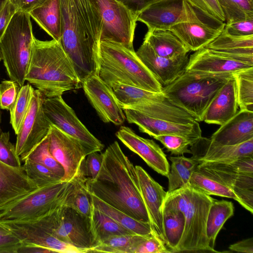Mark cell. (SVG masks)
Wrapping results in <instances>:
<instances>
[{
    "instance_id": "cell-44",
    "label": "cell",
    "mask_w": 253,
    "mask_h": 253,
    "mask_svg": "<svg viewBox=\"0 0 253 253\" xmlns=\"http://www.w3.org/2000/svg\"><path fill=\"white\" fill-rule=\"evenodd\" d=\"M26 159L45 166L62 179L64 170L61 165L50 154L48 149V135L38 144Z\"/></svg>"
},
{
    "instance_id": "cell-17",
    "label": "cell",
    "mask_w": 253,
    "mask_h": 253,
    "mask_svg": "<svg viewBox=\"0 0 253 253\" xmlns=\"http://www.w3.org/2000/svg\"><path fill=\"white\" fill-rule=\"evenodd\" d=\"M135 169L152 234L166 245L163 228V207L167 192L141 167L136 166Z\"/></svg>"
},
{
    "instance_id": "cell-56",
    "label": "cell",
    "mask_w": 253,
    "mask_h": 253,
    "mask_svg": "<svg viewBox=\"0 0 253 253\" xmlns=\"http://www.w3.org/2000/svg\"><path fill=\"white\" fill-rule=\"evenodd\" d=\"M138 15L150 5L161 0H118Z\"/></svg>"
},
{
    "instance_id": "cell-8",
    "label": "cell",
    "mask_w": 253,
    "mask_h": 253,
    "mask_svg": "<svg viewBox=\"0 0 253 253\" xmlns=\"http://www.w3.org/2000/svg\"><path fill=\"white\" fill-rule=\"evenodd\" d=\"M38 219L54 237L85 253L97 245L90 218L73 208L62 205Z\"/></svg>"
},
{
    "instance_id": "cell-62",
    "label": "cell",
    "mask_w": 253,
    "mask_h": 253,
    "mask_svg": "<svg viewBox=\"0 0 253 253\" xmlns=\"http://www.w3.org/2000/svg\"><path fill=\"white\" fill-rule=\"evenodd\" d=\"M7 0H0V10Z\"/></svg>"
},
{
    "instance_id": "cell-54",
    "label": "cell",
    "mask_w": 253,
    "mask_h": 253,
    "mask_svg": "<svg viewBox=\"0 0 253 253\" xmlns=\"http://www.w3.org/2000/svg\"><path fill=\"white\" fill-rule=\"evenodd\" d=\"M21 245V240L12 233L0 235V253H17Z\"/></svg>"
},
{
    "instance_id": "cell-47",
    "label": "cell",
    "mask_w": 253,
    "mask_h": 253,
    "mask_svg": "<svg viewBox=\"0 0 253 253\" xmlns=\"http://www.w3.org/2000/svg\"><path fill=\"white\" fill-rule=\"evenodd\" d=\"M200 164L223 170L253 174V156L241 157L227 163H208Z\"/></svg>"
},
{
    "instance_id": "cell-4",
    "label": "cell",
    "mask_w": 253,
    "mask_h": 253,
    "mask_svg": "<svg viewBox=\"0 0 253 253\" xmlns=\"http://www.w3.org/2000/svg\"><path fill=\"white\" fill-rule=\"evenodd\" d=\"M96 74L109 86L121 84L155 92L163 86L137 56L134 48L109 40L100 41Z\"/></svg>"
},
{
    "instance_id": "cell-46",
    "label": "cell",
    "mask_w": 253,
    "mask_h": 253,
    "mask_svg": "<svg viewBox=\"0 0 253 253\" xmlns=\"http://www.w3.org/2000/svg\"><path fill=\"white\" fill-rule=\"evenodd\" d=\"M153 138L160 141L171 154L175 155L191 154L188 147L192 146L198 140L171 134L156 136Z\"/></svg>"
},
{
    "instance_id": "cell-12",
    "label": "cell",
    "mask_w": 253,
    "mask_h": 253,
    "mask_svg": "<svg viewBox=\"0 0 253 253\" xmlns=\"http://www.w3.org/2000/svg\"><path fill=\"white\" fill-rule=\"evenodd\" d=\"M44 113L50 123L63 132L78 139L89 153L102 151L104 144L88 130L62 95L43 97Z\"/></svg>"
},
{
    "instance_id": "cell-2",
    "label": "cell",
    "mask_w": 253,
    "mask_h": 253,
    "mask_svg": "<svg viewBox=\"0 0 253 253\" xmlns=\"http://www.w3.org/2000/svg\"><path fill=\"white\" fill-rule=\"evenodd\" d=\"M59 0L62 17L60 42L82 84L97 72L101 19L92 0Z\"/></svg>"
},
{
    "instance_id": "cell-41",
    "label": "cell",
    "mask_w": 253,
    "mask_h": 253,
    "mask_svg": "<svg viewBox=\"0 0 253 253\" xmlns=\"http://www.w3.org/2000/svg\"><path fill=\"white\" fill-rule=\"evenodd\" d=\"M34 89L29 84L20 87L16 102L10 111V123L16 134L28 111Z\"/></svg>"
},
{
    "instance_id": "cell-39",
    "label": "cell",
    "mask_w": 253,
    "mask_h": 253,
    "mask_svg": "<svg viewBox=\"0 0 253 253\" xmlns=\"http://www.w3.org/2000/svg\"><path fill=\"white\" fill-rule=\"evenodd\" d=\"M233 76L238 106L240 110L253 111V67L236 72Z\"/></svg>"
},
{
    "instance_id": "cell-52",
    "label": "cell",
    "mask_w": 253,
    "mask_h": 253,
    "mask_svg": "<svg viewBox=\"0 0 253 253\" xmlns=\"http://www.w3.org/2000/svg\"><path fill=\"white\" fill-rule=\"evenodd\" d=\"M168 253L171 252L159 238L153 234L146 236L134 251V253Z\"/></svg>"
},
{
    "instance_id": "cell-32",
    "label": "cell",
    "mask_w": 253,
    "mask_h": 253,
    "mask_svg": "<svg viewBox=\"0 0 253 253\" xmlns=\"http://www.w3.org/2000/svg\"><path fill=\"white\" fill-rule=\"evenodd\" d=\"M109 87L122 108L151 101H164L167 99L162 92L150 91L135 86L115 84Z\"/></svg>"
},
{
    "instance_id": "cell-58",
    "label": "cell",
    "mask_w": 253,
    "mask_h": 253,
    "mask_svg": "<svg viewBox=\"0 0 253 253\" xmlns=\"http://www.w3.org/2000/svg\"><path fill=\"white\" fill-rule=\"evenodd\" d=\"M229 249L237 253H253V238H248L232 244Z\"/></svg>"
},
{
    "instance_id": "cell-18",
    "label": "cell",
    "mask_w": 253,
    "mask_h": 253,
    "mask_svg": "<svg viewBox=\"0 0 253 253\" xmlns=\"http://www.w3.org/2000/svg\"><path fill=\"white\" fill-rule=\"evenodd\" d=\"M190 147L192 158L199 164L227 163L241 157L253 156V138L237 145H225L202 136Z\"/></svg>"
},
{
    "instance_id": "cell-59",
    "label": "cell",
    "mask_w": 253,
    "mask_h": 253,
    "mask_svg": "<svg viewBox=\"0 0 253 253\" xmlns=\"http://www.w3.org/2000/svg\"><path fill=\"white\" fill-rule=\"evenodd\" d=\"M54 253L47 248L31 244H22L18 249L17 253Z\"/></svg>"
},
{
    "instance_id": "cell-63",
    "label": "cell",
    "mask_w": 253,
    "mask_h": 253,
    "mask_svg": "<svg viewBox=\"0 0 253 253\" xmlns=\"http://www.w3.org/2000/svg\"><path fill=\"white\" fill-rule=\"evenodd\" d=\"M1 108L0 107V134L2 132L1 129Z\"/></svg>"
},
{
    "instance_id": "cell-50",
    "label": "cell",
    "mask_w": 253,
    "mask_h": 253,
    "mask_svg": "<svg viewBox=\"0 0 253 253\" xmlns=\"http://www.w3.org/2000/svg\"><path fill=\"white\" fill-rule=\"evenodd\" d=\"M194 8L213 20L225 23V18L217 0H186Z\"/></svg>"
},
{
    "instance_id": "cell-38",
    "label": "cell",
    "mask_w": 253,
    "mask_h": 253,
    "mask_svg": "<svg viewBox=\"0 0 253 253\" xmlns=\"http://www.w3.org/2000/svg\"><path fill=\"white\" fill-rule=\"evenodd\" d=\"M197 169L201 172L221 181L230 187L235 194L240 189H253V174L223 170L201 164Z\"/></svg>"
},
{
    "instance_id": "cell-49",
    "label": "cell",
    "mask_w": 253,
    "mask_h": 253,
    "mask_svg": "<svg viewBox=\"0 0 253 253\" xmlns=\"http://www.w3.org/2000/svg\"><path fill=\"white\" fill-rule=\"evenodd\" d=\"M20 86L12 80H4L0 83V107L10 111L14 105Z\"/></svg>"
},
{
    "instance_id": "cell-31",
    "label": "cell",
    "mask_w": 253,
    "mask_h": 253,
    "mask_svg": "<svg viewBox=\"0 0 253 253\" xmlns=\"http://www.w3.org/2000/svg\"><path fill=\"white\" fill-rule=\"evenodd\" d=\"M232 202L214 200L211 204L206 223V235L210 247L214 249L216 237L225 222L234 214Z\"/></svg>"
},
{
    "instance_id": "cell-24",
    "label": "cell",
    "mask_w": 253,
    "mask_h": 253,
    "mask_svg": "<svg viewBox=\"0 0 253 253\" xmlns=\"http://www.w3.org/2000/svg\"><path fill=\"white\" fill-rule=\"evenodd\" d=\"M183 0H161L143 10L137 21L145 24L148 30H169L179 20Z\"/></svg>"
},
{
    "instance_id": "cell-14",
    "label": "cell",
    "mask_w": 253,
    "mask_h": 253,
    "mask_svg": "<svg viewBox=\"0 0 253 253\" xmlns=\"http://www.w3.org/2000/svg\"><path fill=\"white\" fill-rule=\"evenodd\" d=\"M48 137L49 151L64 170L62 181L69 182L77 174L83 161L89 153L80 141L52 125Z\"/></svg>"
},
{
    "instance_id": "cell-28",
    "label": "cell",
    "mask_w": 253,
    "mask_h": 253,
    "mask_svg": "<svg viewBox=\"0 0 253 253\" xmlns=\"http://www.w3.org/2000/svg\"><path fill=\"white\" fill-rule=\"evenodd\" d=\"M158 55L170 59L185 56L189 50L169 30H148L144 38Z\"/></svg>"
},
{
    "instance_id": "cell-64",
    "label": "cell",
    "mask_w": 253,
    "mask_h": 253,
    "mask_svg": "<svg viewBox=\"0 0 253 253\" xmlns=\"http://www.w3.org/2000/svg\"><path fill=\"white\" fill-rule=\"evenodd\" d=\"M2 60V54L0 48V62Z\"/></svg>"
},
{
    "instance_id": "cell-6",
    "label": "cell",
    "mask_w": 253,
    "mask_h": 253,
    "mask_svg": "<svg viewBox=\"0 0 253 253\" xmlns=\"http://www.w3.org/2000/svg\"><path fill=\"white\" fill-rule=\"evenodd\" d=\"M34 36L29 13L17 10L0 40L2 60L10 80L24 84Z\"/></svg>"
},
{
    "instance_id": "cell-10",
    "label": "cell",
    "mask_w": 253,
    "mask_h": 253,
    "mask_svg": "<svg viewBox=\"0 0 253 253\" xmlns=\"http://www.w3.org/2000/svg\"><path fill=\"white\" fill-rule=\"evenodd\" d=\"M225 24L204 15L186 0H183L181 17L169 30L189 51H196L206 47L217 38Z\"/></svg>"
},
{
    "instance_id": "cell-19",
    "label": "cell",
    "mask_w": 253,
    "mask_h": 253,
    "mask_svg": "<svg viewBox=\"0 0 253 253\" xmlns=\"http://www.w3.org/2000/svg\"><path fill=\"white\" fill-rule=\"evenodd\" d=\"M136 53L163 87L173 82L185 71L189 60L188 54L174 59L159 56L145 41Z\"/></svg>"
},
{
    "instance_id": "cell-22",
    "label": "cell",
    "mask_w": 253,
    "mask_h": 253,
    "mask_svg": "<svg viewBox=\"0 0 253 253\" xmlns=\"http://www.w3.org/2000/svg\"><path fill=\"white\" fill-rule=\"evenodd\" d=\"M251 67H253V65L229 59L203 47L190 55L186 70L212 74H233Z\"/></svg>"
},
{
    "instance_id": "cell-55",
    "label": "cell",
    "mask_w": 253,
    "mask_h": 253,
    "mask_svg": "<svg viewBox=\"0 0 253 253\" xmlns=\"http://www.w3.org/2000/svg\"><path fill=\"white\" fill-rule=\"evenodd\" d=\"M17 10V8L9 0L6 1L0 10V40Z\"/></svg>"
},
{
    "instance_id": "cell-61",
    "label": "cell",
    "mask_w": 253,
    "mask_h": 253,
    "mask_svg": "<svg viewBox=\"0 0 253 253\" xmlns=\"http://www.w3.org/2000/svg\"><path fill=\"white\" fill-rule=\"evenodd\" d=\"M10 230L0 221V235H4L11 233Z\"/></svg>"
},
{
    "instance_id": "cell-42",
    "label": "cell",
    "mask_w": 253,
    "mask_h": 253,
    "mask_svg": "<svg viewBox=\"0 0 253 253\" xmlns=\"http://www.w3.org/2000/svg\"><path fill=\"white\" fill-rule=\"evenodd\" d=\"M24 161L23 167L27 176L38 188L62 181L61 177L42 164L28 159Z\"/></svg>"
},
{
    "instance_id": "cell-21",
    "label": "cell",
    "mask_w": 253,
    "mask_h": 253,
    "mask_svg": "<svg viewBox=\"0 0 253 253\" xmlns=\"http://www.w3.org/2000/svg\"><path fill=\"white\" fill-rule=\"evenodd\" d=\"M116 135L125 146L139 156L153 169L168 177L170 167L166 155L153 140L138 135L126 126H121Z\"/></svg>"
},
{
    "instance_id": "cell-23",
    "label": "cell",
    "mask_w": 253,
    "mask_h": 253,
    "mask_svg": "<svg viewBox=\"0 0 253 253\" xmlns=\"http://www.w3.org/2000/svg\"><path fill=\"white\" fill-rule=\"evenodd\" d=\"M38 188L23 166L13 168L0 161V209Z\"/></svg>"
},
{
    "instance_id": "cell-37",
    "label": "cell",
    "mask_w": 253,
    "mask_h": 253,
    "mask_svg": "<svg viewBox=\"0 0 253 253\" xmlns=\"http://www.w3.org/2000/svg\"><path fill=\"white\" fill-rule=\"evenodd\" d=\"M163 217L166 246L174 253L183 233L185 214L180 211L163 210Z\"/></svg>"
},
{
    "instance_id": "cell-27",
    "label": "cell",
    "mask_w": 253,
    "mask_h": 253,
    "mask_svg": "<svg viewBox=\"0 0 253 253\" xmlns=\"http://www.w3.org/2000/svg\"><path fill=\"white\" fill-rule=\"evenodd\" d=\"M149 117L181 124H193L196 121L189 114L172 105L167 99L164 101H151L141 104L127 106Z\"/></svg>"
},
{
    "instance_id": "cell-48",
    "label": "cell",
    "mask_w": 253,
    "mask_h": 253,
    "mask_svg": "<svg viewBox=\"0 0 253 253\" xmlns=\"http://www.w3.org/2000/svg\"><path fill=\"white\" fill-rule=\"evenodd\" d=\"M9 138V132L2 131L0 134V161L10 167L20 168L22 167L21 160Z\"/></svg>"
},
{
    "instance_id": "cell-51",
    "label": "cell",
    "mask_w": 253,
    "mask_h": 253,
    "mask_svg": "<svg viewBox=\"0 0 253 253\" xmlns=\"http://www.w3.org/2000/svg\"><path fill=\"white\" fill-rule=\"evenodd\" d=\"M103 161V153L98 151L88 154L83 161L81 167L87 180H93L98 175Z\"/></svg>"
},
{
    "instance_id": "cell-3",
    "label": "cell",
    "mask_w": 253,
    "mask_h": 253,
    "mask_svg": "<svg viewBox=\"0 0 253 253\" xmlns=\"http://www.w3.org/2000/svg\"><path fill=\"white\" fill-rule=\"evenodd\" d=\"M26 81L44 97L62 95L82 87L72 62L60 42L41 41L35 37Z\"/></svg>"
},
{
    "instance_id": "cell-36",
    "label": "cell",
    "mask_w": 253,
    "mask_h": 253,
    "mask_svg": "<svg viewBox=\"0 0 253 253\" xmlns=\"http://www.w3.org/2000/svg\"><path fill=\"white\" fill-rule=\"evenodd\" d=\"M146 236L136 234L112 236L100 242L89 253H134Z\"/></svg>"
},
{
    "instance_id": "cell-60",
    "label": "cell",
    "mask_w": 253,
    "mask_h": 253,
    "mask_svg": "<svg viewBox=\"0 0 253 253\" xmlns=\"http://www.w3.org/2000/svg\"><path fill=\"white\" fill-rule=\"evenodd\" d=\"M179 159L182 165L187 169L195 170L198 165L199 162L193 158H186L183 155L178 156Z\"/></svg>"
},
{
    "instance_id": "cell-57",
    "label": "cell",
    "mask_w": 253,
    "mask_h": 253,
    "mask_svg": "<svg viewBox=\"0 0 253 253\" xmlns=\"http://www.w3.org/2000/svg\"><path fill=\"white\" fill-rule=\"evenodd\" d=\"M17 10L29 13L34 9L41 6L47 0H9Z\"/></svg>"
},
{
    "instance_id": "cell-34",
    "label": "cell",
    "mask_w": 253,
    "mask_h": 253,
    "mask_svg": "<svg viewBox=\"0 0 253 253\" xmlns=\"http://www.w3.org/2000/svg\"><path fill=\"white\" fill-rule=\"evenodd\" d=\"M189 183L196 190L208 195L231 198L239 203L238 198L230 187L221 181L201 172L197 169L192 173Z\"/></svg>"
},
{
    "instance_id": "cell-11",
    "label": "cell",
    "mask_w": 253,
    "mask_h": 253,
    "mask_svg": "<svg viewBox=\"0 0 253 253\" xmlns=\"http://www.w3.org/2000/svg\"><path fill=\"white\" fill-rule=\"evenodd\" d=\"M102 23L101 40L120 43L133 48L137 15L118 0H92Z\"/></svg>"
},
{
    "instance_id": "cell-45",
    "label": "cell",
    "mask_w": 253,
    "mask_h": 253,
    "mask_svg": "<svg viewBox=\"0 0 253 253\" xmlns=\"http://www.w3.org/2000/svg\"><path fill=\"white\" fill-rule=\"evenodd\" d=\"M171 164L168 176L169 179L168 190L170 192L184 186L189 182L194 170L187 169L181 163L178 156L169 157Z\"/></svg>"
},
{
    "instance_id": "cell-33",
    "label": "cell",
    "mask_w": 253,
    "mask_h": 253,
    "mask_svg": "<svg viewBox=\"0 0 253 253\" xmlns=\"http://www.w3.org/2000/svg\"><path fill=\"white\" fill-rule=\"evenodd\" d=\"M91 194V193H90ZM92 206L107 214L116 222L133 233L140 235L153 234L149 222L135 219L123 211L113 208L91 194Z\"/></svg>"
},
{
    "instance_id": "cell-15",
    "label": "cell",
    "mask_w": 253,
    "mask_h": 253,
    "mask_svg": "<svg viewBox=\"0 0 253 253\" xmlns=\"http://www.w3.org/2000/svg\"><path fill=\"white\" fill-rule=\"evenodd\" d=\"M88 101L100 119L106 123L123 124L126 116L112 89L97 75L94 74L82 83Z\"/></svg>"
},
{
    "instance_id": "cell-7",
    "label": "cell",
    "mask_w": 253,
    "mask_h": 253,
    "mask_svg": "<svg viewBox=\"0 0 253 253\" xmlns=\"http://www.w3.org/2000/svg\"><path fill=\"white\" fill-rule=\"evenodd\" d=\"M71 181L38 189L0 209V221H25L38 219L63 205Z\"/></svg>"
},
{
    "instance_id": "cell-1",
    "label": "cell",
    "mask_w": 253,
    "mask_h": 253,
    "mask_svg": "<svg viewBox=\"0 0 253 253\" xmlns=\"http://www.w3.org/2000/svg\"><path fill=\"white\" fill-rule=\"evenodd\" d=\"M92 195L137 220L149 222L142 198L135 167L115 141L103 153L100 171L93 180H87Z\"/></svg>"
},
{
    "instance_id": "cell-26",
    "label": "cell",
    "mask_w": 253,
    "mask_h": 253,
    "mask_svg": "<svg viewBox=\"0 0 253 253\" xmlns=\"http://www.w3.org/2000/svg\"><path fill=\"white\" fill-rule=\"evenodd\" d=\"M238 107L235 80L232 76L211 102L205 113L203 121L221 126L238 112Z\"/></svg>"
},
{
    "instance_id": "cell-43",
    "label": "cell",
    "mask_w": 253,
    "mask_h": 253,
    "mask_svg": "<svg viewBox=\"0 0 253 253\" xmlns=\"http://www.w3.org/2000/svg\"><path fill=\"white\" fill-rule=\"evenodd\" d=\"M212 50H233L253 48V35L237 36L227 33L224 30L206 47Z\"/></svg>"
},
{
    "instance_id": "cell-9",
    "label": "cell",
    "mask_w": 253,
    "mask_h": 253,
    "mask_svg": "<svg viewBox=\"0 0 253 253\" xmlns=\"http://www.w3.org/2000/svg\"><path fill=\"white\" fill-rule=\"evenodd\" d=\"M214 200L192 187L190 202L185 213L183 233L174 253L219 252L210 247L206 235L208 211Z\"/></svg>"
},
{
    "instance_id": "cell-25",
    "label": "cell",
    "mask_w": 253,
    "mask_h": 253,
    "mask_svg": "<svg viewBox=\"0 0 253 253\" xmlns=\"http://www.w3.org/2000/svg\"><path fill=\"white\" fill-rule=\"evenodd\" d=\"M253 138V111L240 110L220 126L211 137L220 144L234 145Z\"/></svg>"
},
{
    "instance_id": "cell-29",
    "label": "cell",
    "mask_w": 253,
    "mask_h": 253,
    "mask_svg": "<svg viewBox=\"0 0 253 253\" xmlns=\"http://www.w3.org/2000/svg\"><path fill=\"white\" fill-rule=\"evenodd\" d=\"M29 14L53 40L60 42L62 17L59 0H47Z\"/></svg>"
},
{
    "instance_id": "cell-40",
    "label": "cell",
    "mask_w": 253,
    "mask_h": 253,
    "mask_svg": "<svg viewBox=\"0 0 253 253\" xmlns=\"http://www.w3.org/2000/svg\"><path fill=\"white\" fill-rule=\"evenodd\" d=\"M225 23L253 19V0H217Z\"/></svg>"
},
{
    "instance_id": "cell-30",
    "label": "cell",
    "mask_w": 253,
    "mask_h": 253,
    "mask_svg": "<svg viewBox=\"0 0 253 253\" xmlns=\"http://www.w3.org/2000/svg\"><path fill=\"white\" fill-rule=\"evenodd\" d=\"M86 179L81 166L78 172L71 180V184L63 205L90 218L93 206L91 194L86 184Z\"/></svg>"
},
{
    "instance_id": "cell-5",
    "label": "cell",
    "mask_w": 253,
    "mask_h": 253,
    "mask_svg": "<svg viewBox=\"0 0 253 253\" xmlns=\"http://www.w3.org/2000/svg\"><path fill=\"white\" fill-rule=\"evenodd\" d=\"M232 76L185 70L163 87L162 92L171 104L186 112L196 121L202 122L211 102Z\"/></svg>"
},
{
    "instance_id": "cell-20",
    "label": "cell",
    "mask_w": 253,
    "mask_h": 253,
    "mask_svg": "<svg viewBox=\"0 0 253 253\" xmlns=\"http://www.w3.org/2000/svg\"><path fill=\"white\" fill-rule=\"evenodd\" d=\"M123 110L128 123L135 124L140 131L152 137L169 134L195 139L202 137V130L198 122L193 124H181L152 118L132 109Z\"/></svg>"
},
{
    "instance_id": "cell-35",
    "label": "cell",
    "mask_w": 253,
    "mask_h": 253,
    "mask_svg": "<svg viewBox=\"0 0 253 253\" xmlns=\"http://www.w3.org/2000/svg\"><path fill=\"white\" fill-rule=\"evenodd\" d=\"M90 220L92 230L97 245L103 240L112 236L134 234L93 207Z\"/></svg>"
},
{
    "instance_id": "cell-13",
    "label": "cell",
    "mask_w": 253,
    "mask_h": 253,
    "mask_svg": "<svg viewBox=\"0 0 253 253\" xmlns=\"http://www.w3.org/2000/svg\"><path fill=\"white\" fill-rule=\"evenodd\" d=\"M43 97L40 90L34 89L28 111L16 134V152L21 161H24L49 132L51 124L43 112Z\"/></svg>"
},
{
    "instance_id": "cell-53",
    "label": "cell",
    "mask_w": 253,
    "mask_h": 253,
    "mask_svg": "<svg viewBox=\"0 0 253 253\" xmlns=\"http://www.w3.org/2000/svg\"><path fill=\"white\" fill-rule=\"evenodd\" d=\"M223 30L227 33L234 36L253 35V19L241 20L225 24Z\"/></svg>"
},
{
    "instance_id": "cell-16",
    "label": "cell",
    "mask_w": 253,
    "mask_h": 253,
    "mask_svg": "<svg viewBox=\"0 0 253 253\" xmlns=\"http://www.w3.org/2000/svg\"><path fill=\"white\" fill-rule=\"evenodd\" d=\"M21 241L22 244L43 247L61 253H85L52 235L38 219L25 221H0Z\"/></svg>"
}]
</instances>
